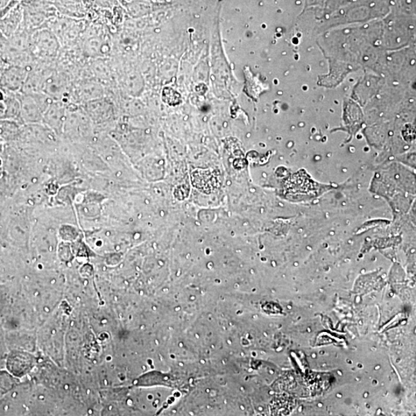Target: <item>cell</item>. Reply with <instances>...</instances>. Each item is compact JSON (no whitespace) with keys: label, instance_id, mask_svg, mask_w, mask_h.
I'll use <instances>...</instances> for the list:
<instances>
[{"label":"cell","instance_id":"cell-1","mask_svg":"<svg viewBox=\"0 0 416 416\" xmlns=\"http://www.w3.org/2000/svg\"><path fill=\"white\" fill-rule=\"evenodd\" d=\"M20 119L27 124H42L44 113L53 100L44 93L24 94L19 96Z\"/></svg>","mask_w":416,"mask_h":416},{"label":"cell","instance_id":"cell-2","mask_svg":"<svg viewBox=\"0 0 416 416\" xmlns=\"http://www.w3.org/2000/svg\"><path fill=\"white\" fill-rule=\"evenodd\" d=\"M60 47L58 37L52 31L42 29L31 34L30 49L35 58L53 60L58 58Z\"/></svg>","mask_w":416,"mask_h":416},{"label":"cell","instance_id":"cell-3","mask_svg":"<svg viewBox=\"0 0 416 416\" xmlns=\"http://www.w3.org/2000/svg\"><path fill=\"white\" fill-rule=\"evenodd\" d=\"M67 103L53 101L44 113L42 124L53 131L56 135L62 136L67 118Z\"/></svg>","mask_w":416,"mask_h":416},{"label":"cell","instance_id":"cell-4","mask_svg":"<svg viewBox=\"0 0 416 416\" xmlns=\"http://www.w3.org/2000/svg\"><path fill=\"white\" fill-rule=\"evenodd\" d=\"M42 93L53 101L69 103L68 84L65 77L60 74L51 72L47 76L42 87Z\"/></svg>","mask_w":416,"mask_h":416},{"label":"cell","instance_id":"cell-5","mask_svg":"<svg viewBox=\"0 0 416 416\" xmlns=\"http://www.w3.org/2000/svg\"><path fill=\"white\" fill-rule=\"evenodd\" d=\"M30 69L21 67H14L6 70L3 75L0 84L8 90H22Z\"/></svg>","mask_w":416,"mask_h":416},{"label":"cell","instance_id":"cell-6","mask_svg":"<svg viewBox=\"0 0 416 416\" xmlns=\"http://www.w3.org/2000/svg\"><path fill=\"white\" fill-rule=\"evenodd\" d=\"M23 131L22 126L13 119L0 121V136L5 140L17 139L22 136Z\"/></svg>","mask_w":416,"mask_h":416},{"label":"cell","instance_id":"cell-7","mask_svg":"<svg viewBox=\"0 0 416 416\" xmlns=\"http://www.w3.org/2000/svg\"><path fill=\"white\" fill-rule=\"evenodd\" d=\"M76 97H78L84 103L101 97V90H99L97 83L93 81L86 82L82 83L78 90H76Z\"/></svg>","mask_w":416,"mask_h":416},{"label":"cell","instance_id":"cell-8","mask_svg":"<svg viewBox=\"0 0 416 416\" xmlns=\"http://www.w3.org/2000/svg\"><path fill=\"white\" fill-rule=\"evenodd\" d=\"M30 362L22 354L13 353L8 358V369L14 375H19L29 368Z\"/></svg>","mask_w":416,"mask_h":416},{"label":"cell","instance_id":"cell-9","mask_svg":"<svg viewBox=\"0 0 416 416\" xmlns=\"http://www.w3.org/2000/svg\"><path fill=\"white\" fill-rule=\"evenodd\" d=\"M14 385V379L6 372H0V397L9 392Z\"/></svg>","mask_w":416,"mask_h":416},{"label":"cell","instance_id":"cell-10","mask_svg":"<svg viewBox=\"0 0 416 416\" xmlns=\"http://www.w3.org/2000/svg\"><path fill=\"white\" fill-rule=\"evenodd\" d=\"M60 235L63 240H66V241H72V240H75V238L78 236V233H77L76 229L73 226H69V225H63L60 228Z\"/></svg>","mask_w":416,"mask_h":416}]
</instances>
